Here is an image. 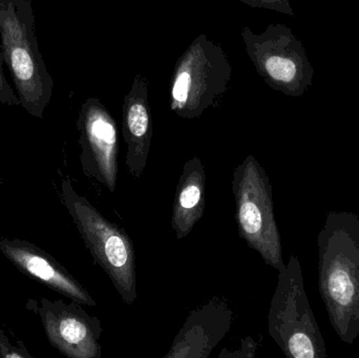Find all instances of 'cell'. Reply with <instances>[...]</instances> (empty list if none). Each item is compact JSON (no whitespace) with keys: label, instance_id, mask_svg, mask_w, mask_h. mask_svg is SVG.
I'll return each mask as SVG.
<instances>
[{"label":"cell","instance_id":"obj_1","mask_svg":"<svg viewBox=\"0 0 359 358\" xmlns=\"http://www.w3.org/2000/svg\"><path fill=\"white\" fill-rule=\"evenodd\" d=\"M318 288L341 342L359 336V216L330 212L318 237Z\"/></svg>","mask_w":359,"mask_h":358},{"label":"cell","instance_id":"obj_2","mask_svg":"<svg viewBox=\"0 0 359 358\" xmlns=\"http://www.w3.org/2000/svg\"><path fill=\"white\" fill-rule=\"evenodd\" d=\"M0 39L19 104L41 119L52 100L54 81L38 46L32 0H0Z\"/></svg>","mask_w":359,"mask_h":358},{"label":"cell","instance_id":"obj_3","mask_svg":"<svg viewBox=\"0 0 359 358\" xmlns=\"http://www.w3.org/2000/svg\"><path fill=\"white\" fill-rule=\"evenodd\" d=\"M61 195L95 263L109 275L121 300L134 304L138 298L136 254L130 235L79 195L69 179L61 183Z\"/></svg>","mask_w":359,"mask_h":358},{"label":"cell","instance_id":"obj_4","mask_svg":"<svg viewBox=\"0 0 359 358\" xmlns=\"http://www.w3.org/2000/svg\"><path fill=\"white\" fill-rule=\"evenodd\" d=\"M238 235L268 266L282 271V240L274 214L272 185L267 172L253 156L236 166L232 177Z\"/></svg>","mask_w":359,"mask_h":358},{"label":"cell","instance_id":"obj_5","mask_svg":"<svg viewBox=\"0 0 359 358\" xmlns=\"http://www.w3.org/2000/svg\"><path fill=\"white\" fill-rule=\"evenodd\" d=\"M268 332L289 358H326V343L310 306L297 256L278 273L268 315Z\"/></svg>","mask_w":359,"mask_h":358},{"label":"cell","instance_id":"obj_6","mask_svg":"<svg viewBox=\"0 0 359 358\" xmlns=\"http://www.w3.org/2000/svg\"><path fill=\"white\" fill-rule=\"evenodd\" d=\"M232 67L219 44L196 37L177 61L170 81V109L182 119H196L229 90Z\"/></svg>","mask_w":359,"mask_h":358},{"label":"cell","instance_id":"obj_7","mask_svg":"<svg viewBox=\"0 0 359 358\" xmlns=\"http://www.w3.org/2000/svg\"><path fill=\"white\" fill-rule=\"evenodd\" d=\"M241 36L255 71L270 88L286 96L302 97L312 85L313 67L290 27L276 23L257 34L244 27Z\"/></svg>","mask_w":359,"mask_h":358},{"label":"cell","instance_id":"obj_8","mask_svg":"<svg viewBox=\"0 0 359 358\" xmlns=\"http://www.w3.org/2000/svg\"><path fill=\"white\" fill-rule=\"evenodd\" d=\"M77 128L84 174L115 193L119 155V135L115 119L98 98L90 97L80 109Z\"/></svg>","mask_w":359,"mask_h":358},{"label":"cell","instance_id":"obj_9","mask_svg":"<svg viewBox=\"0 0 359 358\" xmlns=\"http://www.w3.org/2000/svg\"><path fill=\"white\" fill-rule=\"evenodd\" d=\"M80 305L74 301L67 304L61 300L41 298L38 309L44 331L48 342L65 357L100 358V321L88 315Z\"/></svg>","mask_w":359,"mask_h":358},{"label":"cell","instance_id":"obj_10","mask_svg":"<svg viewBox=\"0 0 359 358\" xmlns=\"http://www.w3.org/2000/svg\"><path fill=\"white\" fill-rule=\"evenodd\" d=\"M233 317L227 301L211 298L190 312L164 357H208L229 331Z\"/></svg>","mask_w":359,"mask_h":358},{"label":"cell","instance_id":"obj_11","mask_svg":"<svg viewBox=\"0 0 359 358\" xmlns=\"http://www.w3.org/2000/svg\"><path fill=\"white\" fill-rule=\"evenodd\" d=\"M0 252L21 273L74 302L95 307L96 301L88 290L52 256L34 244L19 239L0 241Z\"/></svg>","mask_w":359,"mask_h":358},{"label":"cell","instance_id":"obj_12","mask_svg":"<svg viewBox=\"0 0 359 358\" xmlns=\"http://www.w3.org/2000/svg\"><path fill=\"white\" fill-rule=\"evenodd\" d=\"M122 135L128 145L126 164L134 178L147 167L153 138V120L149 101V81L141 74L134 78L122 106Z\"/></svg>","mask_w":359,"mask_h":358},{"label":"cell","instance_id":"obj_13","mask_svg":"<svg viewBox=\"0 0 359 358\" xmlns=\"http://www.w3.org/2000/svg\"><path fill=\"white\" fill-rule=\"evenodd\" d=\"M205 195L206 172L200 158L194 157L184 164L175 193L172 228L178 241L187 237L204 216Z\"/></svg>","mask_w":359,"mask_h":358},{"label":"cell","instance_id":"obj_14","mask_svg":"<svg viewBox=\"0 0 359 358\" xmlns=\"http://www.w3.org/2000/svg\"><path fill=\"white\" fill-rule=\"evenodd\" d=\"M4 53L0 44V103L8 106H15L19 104L18 96L6 80L4 71Z\"/></svg>","mask_w":359,"mask_h":358},{"label":"cell","instance_id":"obj_15","mask_svg":"<svg viewBox=\"0 0 359 358\" xmlns=\"http://www.w3.org/2000/svg\"><path fill=\"white\" fill-rule=\"evenodd\" d=\"M238 1L248 4L252 8H265V10L276 11L289 16H294L290 0H238Z\"/></svg>","mask_w":359,"mask_h":358},{"label":"cell","instance_id":"obj_16","mask_svg":"<svg viewBox=\"0 0 359 358\" xmlns=\"http://www.w3.org/2000/svg\"><path fill=\"white\" fill-rule=\"evenodd\" d=\"M1 177H0V184H1Z\"/></svg>","mask_w":359,"mask_h":358}]
</instances>
